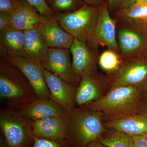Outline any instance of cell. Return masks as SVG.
<instances>
[{"label": "cell", "instance_id": "2e32d148", "mask_svg": "<svg viewBox=\"0 0 147 147\" xmlns=\"http://www.w3.org/2000/svg\"><path fill=\"white\" fill-rule=\"evenodd\" d=\"M67 127L66 116L49 117L33 121V134L34 136L40 138L65 139Z\"/></svg>", "mask_w": 147, "mask_h": 147}, {"label": "cell", "instance_id": "9c48e42d", "mask_svg": "<svg viewBox=\"0 0 147 147\" xmlns=\"http://www.w3.org/2000/svg\"><path fill=\"white\" fill-rule=\"evenodd\" d=\"M70 54L69 49L49 48L47 57L41 65L44 69L65 82L78 86L81 80L74 70Z\"/></svg>", "mask_w": 147, "mask_h": 147}, {"label": "cell", "instance_id": "44dd1931", "mask_svg": "<svg viewBox=\"0 0 147 147\" xmlns=\"http://www.w3.org/2000/svg\"><path fill=\"white\" fill-rule=\"evenodd\" d=\"M111 16L118 24L141 27V24L147 22V2H135Z\"/></svg>", "mask_w": 147, "mask_h": 147}, {"label": "cell", "instance_id": "ba28073f", "mask_svg": "<svg viewBox=\"0 0 147 147\" xmlns=\"http://www.w3.org/2000/svg\"><path fill=\"white\" fill-rule=\"evenodd\" d=\"M119 54L123 59L143 57L147 42L140 27L117 23Z\"/></svg>", "mask_w": 147, "mask_h": 147}, {"label": "cell", "instance_id": "52a82bcc", "mask_svg": "<svg viewBox=\"0 0 147 147\" xmlns=\"http://www.w3.org/2000/svg\"><path fill=\"white\" fill-rule=\"evenodd\" d=\"M106 76L111 88L139 86L147 80V59L141 57L123 60L117 71Z\"/></svg>", "mask_w": 147, "mask_h": 147}, {"label": "cell", "instance_id": "d590c367", "mask_svg": "<svg viewBox=\"0 0 147 147\" xmlns=\"http://www.w3.org/2000/svg\"><path fill=\"white\" fill-rule=\"evenodd\" d=\"M145 33H146V34L147 35V22L146 24H145Z\"/></svg>", "mask_w": 147, "mask_h": 147}, {"label": "cell", "instance_id": "603a6c76", "mask_svg": "<svg viewBox=\"0 0 147 147\" xmlns=\"http://www.w3.org/2000/svg\"><path fill=\"white\" fill-rule=\"evenodd\" d=\"M123 61L118 52L108 49L99 55L98 63L101 69L107 73L106 75H108L117 71Z\"/></svg>", "mask_w": 147, "mask_h": 147}, {"label": "cell", "instance_id": "8fae6325", "mask_svg": "<svg viewBox=\"0 0 147 147\" xmlns=\"http://www.w3.org/2000/svg\"><path fill=\"white\" fill-rule=\"evenodd\" d=\"M111 89L106 76L96 73L81 78L77 87L76 106L80 107L100 99Z\"/></svg>", "mask_w": 147, "mask_h": 147}, {"label": "cell", "instance_id": "8992f818", "mask_svg": "<svg viewBox=\"0 0 147 147\" xmlns=\"http://www.w3.org/2000/svg\"><path fill=\"white\" fill-rule=\"evenodd\" d=\"M117 22L108 11V2L100 5L97 24L87 44L95 51H98L99 46H105L119 53L117 40Z\"/></svg>", "mask_w": 147, "mask_h": 147}, {"label": "cell", "instance_id": "836d02e7", "mask_svg": "<svg viewBox=\"0 0 147 147\" xmlns=\"http://www.w3.org/2000/svg\"><path fill=\"white\" fill-rule=\"evenodd\" d=\"M86 147H109L107 146H105V145L101 143L100 141L98 140L94 141L93 142H92L89 144Z\"/></svg>", "mask_w": 147, "mask_h": 147}, {"label": "cell", "instance_id": "277c9868", "mask_svg": "<svg viewBox=\"0 0 147 147\" xmlns=\"http://www.w3.org/2000/svg\"><path fill=\"white\" fill-rule=\"evenodd\" d=\"M33 121L9 107L0 110L1 136L6 147H31Z\"/></svg>", "mask_w": 147, "mask_h": 147}, {"label": "cell", "instance_id": "74e56055", "mask_svg": "<svg viewBox=\"0 0 147 147\" xmlns=\"http://www.w3.org/2000/svg\"><path fill=\"white\" fill-rule=\"evenodd\" d=\"M145 137H146V139L147 140V133L146 134V135H145Z\"/></svg>", "mask_w": 147, "mask_h": 147}, {"label": "cell", "instance_id": "4316f807", "mask_svg": "<svg viewBox=\"0 0 147 147\" xmlns=\"http://www.w3.org/2000/svg\"><path fill=\"white\" fill-rule=\"evenodd\" d=\"M36 9L41 15H54L55 12L47 4L46 0H26Z\"/></svg>", "mask_w": 147, "mask_h": 147}, {"label": "cell", "instance_id": "4fadbf2b", "mask_svg": "<svg viewBox=\"0 0 147 147\" xmlns=\"http://www.w3.org/2000/svg\"><path fill=\"white\" fill-rule=\"evenodd\" d=\"M38 29L49 48L69 49L74 39L61 26L55 14H40Z\"/></svg>", "mask_w": 147, "mask_h": 147}, {"label": "cell", "instance_id": "d6986e66", "mask_svg": "<svg viewBox=\"0 0 147 147\" xmlns=\"http://www.w3.org/2000/svg\"><path fill=\"white\" fill-rule=\"evenodd\" d=\"M40 14L34 7L26 0H21L19 5L12 13L9 26L25 31L38 28Z\"/></svg>", "mask_w": 147, "mask_h": 147}, {"label": "cell", "instance_id": "6da1fadb", "mask_svg": "<svg viewBox=\"0 0 147 147\" xmlns=\"http://www.w3.org/2000/svg\"><path fill=\"white\" fill-rule=\"evenodd\" d=\"M142 102L138 86H125L112 88L100 99L79 107L98 112L105 121L138 113Z\"/></svg>", "mask_w": 147, "mask_h": 147}, {"label": "cell", "instance_id": "7402d4cb", "mask_svg": "<svg viewBox=\"0 0 147 147\" xmlns=\"http://www.w3.org/2000/svg\"><path fill=\"white\" fill-rule=\"evenodd\" d=\"M98 140L109 147H134L132 136L111 129L106 128Z\"/></svg>", "mask_w": 147, "mask_h": 147}, {"label": "cell", "instance_id": "83f0119b", "mask_svg": "<svg viewBox=\"0 0 147 147\" xmlns=\"http://www.w3.org/2000/svg\"><path fill=\"white\" fill-rule=\"evenodd\" d=\"M21 0H0V11L12 13L18 7Z\"/></svg>", "mask_w": 147, "mask_h": 147}, {"label": "cell", "instance_id": "7a4b0ae2", "mask_svg": "<svg viewBox=\"0 0 147 147\" xmlns=\"http://www.w3.org/2000/svg\"><path fill=\"white\" fill-rule=\"evenodd\" d=\"M66 112L67 127L65 139L72 147H86L106 131L102 117L97 112L76 106Z\"/></svg>", "mask_w": 147, "mask_h": 147}, {"label": "cell", "instance_id": "5bb4252c", "mask_svg": "<svg viewBox=\"0 0 147 147\" xmlns=\"http://www.w3.org/2000/svg\"><path fill=\"white\" fill-rule=\"evenodd\" d=\"M44 76L50 91V99L59 104L66 111L76 106L78 86L65 82L45 69Z\"/></svg>", "mask_w": 147, "mask_h": 147}, {"label": "cell", "instance_id": "e0dca14e", "mask_svg": "<svg viewBox=\"0 0 147 147\" xmlns=\"http://www.w3.org/2000/svg\"><path fill=\"white\" fill-rule=\"evenodd\" d=\"M24 44L25 34L23 31L11 26L0 31L1 57H21L27 58Z\"/></svg>", "mask_w": 147, "mask_h": 147}, {"label": "cell", "instance_id": "4dcf8cb0", "mask_svg": "<svg viewBox=\"0 0 147 147\" xmlns=\"http://www.w3.org/2000/svg\"><path fill=\"white\" fill-rule=\"evenodd\" d=\"M139 96L142 102L147 100V80L138 86Z\"/></svg>", "mask_w": 147, "mask_h": 147}, {"label": "cell", "instance_id": "30bf717a", "mask_svg": "<svg viewBox=\"0 0 147 147\" xmlns=\"http://www.w3.org/2000/svg\"><path fill=\"white\" fill-rule=\"evenodd\" d=\"M19 68L31 84L37 96L50 99V94L45 82L44 68L40 64L28 58L21 57H1Z\"/></svg>", "mask_w": 147, "mask_h": 147}, {"label": "cell", "instance_id": "5b68a950", "mask_svg": "<svg viewBox=\"0 0 147 147\" xmlns=\"http://www.w3.org/2000/svg\"><path fill=\"white\" fill-rule=\"evenodd\" d=\"M99 11V7L85 3L77 10L55 15L65 31L74 38L87 43L97 24Z\"/></svg>", "mask_w": 147, "mask_h": 147}, {"label": "cell", "instance_id": "d6a6232c", "mask_svg": "<svg viewBox=\"0 0 147 147\" xmlns=\"http://www.w3.org/2000/svg\"><path fill=\"white\" fill-rule=\"evenodd\" d=\"M138 113L147 115V100L142 102Z\"/></svg>", "mask_w": 147, "mask_h": 147}, {"label": "cell", "instance_id": "f1b7e54d", "mask_svg": "<svg viewBox=\"0 0 147 147\" xmlns=\"http://www.w3.org/2000/svg\"><path fill=\"white\" fill-rule=\"evenodd\" d=\"M11 13L0 11V31L9 26Z\"/></svg>", "mask_w": 147, "mask_h": 147}, {"label": "cell", "instance_id": "f546056e", "mask_svg": "<svg viewBox=\"0 0 147 147\" xmlns=\"http://www.w3.org/2000/svg\"><path fill=\"white\" fill-rule=\"evenodd\" d=\"M134 147H147V140L145 135L133 136Z\"/></svg>", "mask_w": 147, "mask_h": 147}, {"label": "cell", "instance_id": "cb8c5ba5", "mask_svg": "<svg viewBox=\"0 0 147 147\" xmlns=\"http://www.w3.org/2000/svg\"><path fill=\"white\" fill-rule=\"evenodd\" d=\"M49 3L56 13L72 12L81 8L85 3L83 0H51Z\"/></svg>", "mask_w": 147, "mask_h": 147}, {"label": "cell", "instance_id": "ac0fdd59", "mask_svg": "<svg viewBox=\"0 0 147 147\" xmlns=\"http://www.w3.org/2000/svg\"><path fill=\"white\" fill-rule=\"evenodd\" d=\"M105 128L115 129L131 136L147 133V115L137 113L112 120L103 121Z\"/></svg>", "mask_w": 147, "mask_h": 147}, {"label": "cell", "instance_id": "3957f363", "mask_svg": "<svg viewBox=\"0 0 147 147\" xmlns=\"http://www.w3.org/2000/svg\"><path fill=\"white\" fill-rule=\"evenodd\" d=\"M0 97L8 107L18 110L38 98L36 92L22 71L0 59Z\"/></svg>", "mask_w": 147, "mask_h": 147}, {"label": "cell", "instance_id": "7c38bea8", "mask_svg": "<svg viewBox=\"0 0 147 147\" xmlns=\"http://www.w3.org/2000/svg\"><path fill=\"white\" fill-rule=\"evenodd\" d=\"M72 56V66L77 77L81 80L85 75L97 73L98 51L92 50L86 42L74 38L69 48Z\"/></svg>", "mask_w": 147, "mask_h": 147}, {"label": "cell", "instance_id": "e575fe53", "mask_svg": "<svg viewBox=\"0 0 147 147\" xmlns=\"http://www.w3.org/2000/svg\"><path fill=\"white\" fill-rule=\"evenodd\" d=\"M135 2H147V0H135Z\"/></svg>", "mask_w": 147, "mask_h": 147}, {"label": "cell", "instance_id": "d4e9b609", "mask_svg": "<svg viewBox=\"0 0 147 147\" xmlns=\"http://www.w3.org/2000/svg\"><path fill=\"white\" fill-rule=\"evenodd\" d=\"M31 147H72L65 139L53 140L34 136Z\"/></svg>", "mask_w": 147, "mask_h": 147}, {"label": "cell", "instance_id": "8d00e7d4", "mask_svg": "<svg viewBox=\"0 0 147 147\" xmlns=\"http://www.w3.org/2000/svg\"><path fill=\"white\" fill-rule=\"evenodd\" d=\"M46 1H47H47L48 2V3H50V1H51V0H46Z\"/></svg>", "mask_w": 147, "mask_h": 147}, {"label": "cell", "instance_id": "484cf974", "mask_svg": "<svg viewBox=\"0 0 147 147\" xmlns=\"http://www.w3.org/2000/svg\"><path fill=\"white\" fill-rule=\"evenodd\" d=\"M135 2V0H108V11L110 15H112L127 8Z\"/></svg>", "mask_w": 147, "mask_h": 147}, {"label": "cell", "instance_id": "1f68e13d", "mask_svg": "<svg viewBox=\"0 0 147 147\" xmlns=\"http://www.w3.org/2000/svg\"><path fill=\"white\" fill-rule=\"evenodd\" d=\"M108 0H83L84 2L88 4L99 7L104 3L108 2Z\"/></svg>", "mask_w": 147, "mask_h": 147}, {"label": "cell", "instance_id": "ffe728a7", "mask_svg": "<svg viewBox=\"0 0 147 147\" xmlns=\"http://www.w3.org/2000/svg\"><path fill=\"white\" fill-rule=\"evenodd\" d=\"M25 52L27 58L42 65L45 60L49 47L38 28L24 31Z\"/></svg>", "mask_w": 147, "mask_h": 147}, {"label": "cell", "instance_id": "9a60e30c", "mask_svg": "<svg viewBox=\"0 0 147 147\" xmlns=\"http://www.w3.org/2000/svg\"><path fill=\"white\" fill-rule=\"evenodd\" d=\"M21 115L35 121L51 117H64L65 109L51 99L38 98L23 108L16 110Z\"/></svg>", "mask_w": 147, "mask_h": 147}]
</instances>
